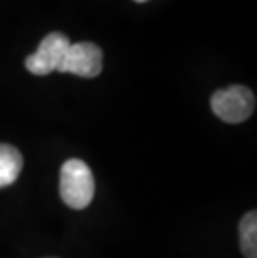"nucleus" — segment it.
Wrapping results in <instances>:
<instances>
[{"label":"nucleus","instance_id":"obj_3","mask_svg":"<svg viewBox=\"0 0 257 258\" xmlns=\"http://www.w3.org/2000/svg\"><path fill=\"white\" fill-rule=\"evenodd\" d=\"M104 53L99 45L92 42L70 43L60 62L57 72L74 74L84 79H94L102 72Z\"/></svg>","mask_w":257,"mask_h":258},{"label":"nucleus","instance_id":"obj_1","mask_svg":"<svg viewBox=\"0 0 257 258\" xmlns=\"http://www.w3.org/2000/svg\"><path fill=\"white\" fill-rule=\"evenodd\" d=\"M60 199L74 210H84L94 200L95 183L92 170L84 160L70 158L60 167Z\"/></svg>","mask_w":257,"mask_h":258},{"label":"nucleus","instance_id":"obj_4","mask_svg":"<svg viewBox=\"0 0 257 258\" xmlns=\"http://www.w3.org/2000/svg\"><path fill=\"white\" fill-rule=\"evenodd\" d=\"M70 40L62 32H52L40 42L35 53L27 57L25 67L34 75H48L56 72L67 52Z\"/></svg>","mask_w":257,"mask_h":258},{"label":"nucleus","instance_id":"obj_2","mask_svg":"<svg viewBox=\"0 0 257 258\" xmlns=\"http://www.w3.org/2000/svg\"><path fill=\"white\" fill-rule=\"evenodd\" d=\"M212 112L227 123H240L254 113L255 97L244 85H231L211 97Z\"/></svg>","mask_w":257,"mask_h":258},{"label":"nucleus","instance_id":"obj_5","mask_svg":"<svg viewBox=\"0 0 257 258\" xmlns=\"http://www.w3.org/2000/svg\"><path fill=\"white\" fill-rule=\"evenodd\" d=\"M24 168L22 153L14 145L0 144V188L15 183Z\"/></svg>","mask_w":257,"mask_h":258},{"label":"nucleus","instance_id":"obj_6","mask_svg":"<svg viewBox=\"0 0 257 258\" xmlns=\"http://www.w3.org/2000/svg\"><path fill=\"white\" fill-rule=\"evenodd\" d=\"M240 250L245 258H257V213L255 210L245 213L239 225Z\"/></svg>","mask_w":257,"mask_h":258},{"label":"nucleus","instance_id":"obj_7","mask_svg":"<svg viewBox=\"0 0 257 258\" xmlns=\"http://www.w3.org/2000/svg\"><path fill=\"white\" fill-rule=\"evenodd\" d=\"M134 2H137V4H144V2H147V0H134Z\"/></svg>","mask_w":257,"mask_h":258}]
</instances>
